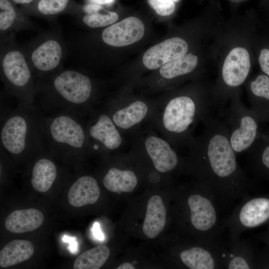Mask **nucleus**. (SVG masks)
Instances as JSON below:
<instances>
[{
	"mask_svg": "<svg viewBox=\"0 0 269 269\" xmlns=\"http://www.w3.org/2000/svg\"><path fill=\"white\" fill-rule=\"evenodd\" d=\"M202 122V133L192 142V168L201 188L223 208L250 195L256 183L238 162L222 121L209 115Z\"/></svg>",
	"mask_w": 269,
	"mask_h": 269,
	"instance_id": "obj_1",
	"label": "nucleus"
},
{
	"mask_svg": "<svg viewBox=\"0 0 269 269\" xmlns=\"http://www.w3.org/2000/svg\"><path fill=\"white\" fill-rule=\"evenodd\" d=\"M43 116L35 107L17 106L1 119L0 147L14 157L39 153L45 147Z\"/></svg>",
	"mask_w": 269,
	"mask_h": 269,
	"instance_id": "obj_2",
	"label": "nucleus"
},
{
	"mask_svg": "<svg viewBox=\"0 0 269 269\" xmlns=\"http://www.w3.org/2000/svg\"><path fill=\"white\" fill-rule=\"evenodd\" d=\"M39 89L44 93L45 109H58L79 116L90 99L92 84L83 73L67 70L53 75Z\"/></svg>",
	"mask_w": 269,
	"mask_h": 269,
	"instance_id": "obj_3",
	"label": "nucleus"
},
{
	"mask_svg": "<svg viewBox=\"0 0 269 269\" xmlns=\"http://www.w3.org/2000/svg\"><path fill=\"white\" fill-rule=\"evenodd\" d=\"M45 144L51 152L65 156H78L88 147L86 129L78 115L60 112L43 116Z\"/></svg>",
	"mask_w": 269,
	"mask_h": 269,
	"instance_id": "obj_4",
	"label": "nucleus"
},
{
	"mask_svg": "<svg viewBox=\"0 0 269 269\" xmlns=\"http://www.w3.org/2000/svg\"><path fill=\"white\" fill-rule=\"evenodd\" d=\"M0 70L3 83L8 92L16 98L17 106L35 107L37 88L24 53L16 48L6 49L1 57Z\"/></svg>",
	"mask_w": 269,
	"mask_h": 269,
	"instance_id": "obj_5",
	"label": "nucleus"
},
{
	"mask_svg": "<svg viewBox=\"0 0 269 269\" xmlns=\"http://www.w3.org/2000/svg\"><path fill=\"white\" fill-rule=\"evenodd\" d=\"M214 109L213 100L207 96L197 99L180 95L171 99L165 108L163 124L169 133L177 136L188 135L193 125L211 115Z\"/></svg>",
	"mask_w": 269,
	"mask_h": 269,
	"instance_id": "obj_6",
	"label": "nucleus"
},
{
	"mask_svg": "<svg viewBox=\"0 0 269 269\" xmlns=\"http://www.w3.org/2000/svg\"><path fill=\"white\" fill-rule=\"evenodd\" d=\"M231 103L220 116L227 128L232 147L236 154L247 151L259 135L257 115L247 108L238 97H232Z\"/></svg>",
	"mask_w": 269,
	"mask_h": 269,
	"instance_id": "obj_7",
	"label": "nucleus"
},
{
	"mask_svg": "<svg viewBox=\"0 0 269 269\" xmlns=\"http://www.w3.org/2000/svg\"><path fill=\"white\" fill-rule=\"evenodd\" d=\"M221 223L232 239L240 238L248 230L269 225V193L245 197Z\"/></svg>",
	"mask_w": 269,
	"mask_h": 269,
	"instance_id": "obj_8",
	"label": "nucleus"
},
{
	"mask_svg": "<svg viewBox=\"0 0 269 269\" xmlns=\"http://www.w3.org/2000/svg\"><path fill=\"white\" fill-rule=\"evenodd\" d=\"M63 54V47L59 41L54 38H48L31 51L29 64L38 75H48L58 68Z\"/></svg>",
	"mask_w": 269,
	"mask_h": 269,
	"instance_id": "obj_9",
	"label": "nucleus"
},
{
	"mask_svg": "<svg viewBox=\"0 0 269 269\" xmlns=\"http://www.w3.org/2000/svg\"><path fill=\"white\" fill-rule=\"evenodd\" d=\"M144 33L143 22L138 18L130 16L106 27L102 33V38L110 46L123 47L139 41Z\"/></svg>",
	"mask_w": 269,
	"mask_h": 269,
	"instance_id": "obj_10",
	"label": "nucleus"
},
{
	"mask_svg": "<svg viewBox=\"0 0 269 269\" xmlns=\"http://www.w3.org/2000/svg\"><path fill=\"white\" fill-rule=\"evenodd\" d=\"M251 68L248 51L244 48L238 47L231 50L223 65L221 78L228 88H235L246 80Z\"/></svg>",
	"mask_w": 269,
	"mask_h": 269,
	"instance_id": "obj_11",
	"label": "nucleus"
},
{
	"mask_svg": "<svg viewBox=\"0 0 269 269\" xmlns=\"http://www.w3.org/2000/svg\"><path fill=\"white\" fill-rule=\"evenodd\" d=\"M188 49V44L182 38H168L147 50L143 55L142 62L147 68L156 69L184 55Z\"/></svg>",
	"mask_w": 269,
	"mask_h": 269,
	"instance_id": "obj_12",
	"label": "nucleus"
},
{
	"mask_svg": "<svg viewBox=\"0 0 269 269\" xmlns=\"http://www.w3.org/2000/svg\"><path fill=\"white\" fill-rule=\"evenodd\" d=\"M226 248L225 269H255V248L244 238L232 239L224 243Z\"/></svg>",
	"mask_w": 269,
	"mask_h": 269,
	"instance_id": "obj_13",
	"label": "nucleus"
},
{
	"mask_svg": "<svg viewBox=\"0 0 269 269\" xmlns=\"http://www.w3.org/2000/svg\"><path fill=\"white\" fill-rule=\"evenodd\" d=\"M87 139H91L97 142L94 146L95 149L98 144L107 149L114 150L122 143V137L115 124L108 115L101 114L97 121L86 129Z\"/></svg>",
	"mask_w": 269,
	"mask_h": 269,
	"instance_id": "obj_14",
	"label": "nucleus"
},
{
	"mask_svg": "<svg viewBox=\"0 0 269 269\" xmlns=\"http://www.w3.org/2000/svg\"><path fill=\"white\" fill-rule=\"evenodd\" d=\"M145 147L158 171L165 173L178 167V156L167 141L159 137L150 136L146 139Z\"/></svg>",
	"mask_w": 269,
	"mask_h": 269,
	"instance_id": "obj_15",
	"label": "nucleus"
},
{
	"mask_svg": "<svg viewBox=\"0 0 269 269\" xmlns=\"http://www.w3.org/2000/svg\"><path fill=\"white\" fill-rule=\"evenodd\" d=\"M247 152L248 165L252 173L269 182V138L260 133Z\"/></svg>",
	"mask_w": 269,
	"mask_h": 269,
	"instance_id": "obj_16",
	"label": "nucleus"
},
{
	"mask_svg": "<svg viewBox=\"0 0 269 269\" xmlns=\"http://www.w3.org/2000/svg\"><path fill=\"white\" fill-rule=\"evenodd\" d=\"M251 109L260 123H269V77L257 76L249 84Z\"/></svg>",
	"mask_w": 269,
	"mask_h": 269,
	"instance_id": "obj_17",
	"label": "nucleus"
},
{
	"mask_svg": "<svg viewBox=\"0 0 269 269\" xmlns=\"http://www.w3.org/2000/svg\"><path fill=\"white\" fill-rule=\"evenodd\" d=\"M100 194V189L93 177L82 176L70 187L68 193L69 204L75 207H80L96 203Z\"/></svg>",
	"mask_w": 269,
	"mask_h": 269,
	"instance_id": "obj_18",
	"label": "nucleus"
},
{
	"mask_svg": "<svg viewBox=\"0 0 269 269\" xmlns=\"http://www.w3.org/2000/svg\"><path fill=\"white\" fill-rule=\"evenodd\" d=\"M44 216L42 212L34 208L16 210L6 218L5 227L14 233H23L37 229L42 224Z\"/></svg>",
	"mask_w": 269,
	"mask_h": 269,
	"instance_id": "obj_19",
	"label": "nucleus"
},
{
	"mask_svg": "<svg viewBox=\"0 0 269 269\" xmlns=\"http://www.w3.org/2000/svg\"><path fill=\"white\" fill-rule=\"evenodd\" d=\"M166 221V210L161 198L157 195L151 196L147 204L142 231L148 238L152 239L163 230Z\"/></svg>",
	"mask_w": 269,
	"mask_h": 269,
	"instance_id": "obj_20",
	"label": "nucleus"
},
{
	"mask_svg": "<svg viewBox=\"0 0 269 269\" xmlns=\"http://www.w3.org/2000/svg\"><path fill=\"white\" fill-rule=\"evenodd\" d=\"M34 163L31 170L30 183L33 188L39 192H45L52 186L58 175L55 163L46 155H42Z\"/></svg>",
	"mask_w": 269,
	"mask_h": 269,
	"instance_id": "obj_21",
	"label": "nucleus"
},
{
	"mask_svg": "<svg viewBox=\"0 0 269 269\" xmlns=\"http://www.w3.org/2000/svg\"><path fill=\"white\" fill-rule=\"evenodd\" d=\"M34 252L32 244L25 240H14L0 252V267L7 268L30 259Z\"/></svg>",
	"mask_w": 269,
	"mask_h": 269,
	"instance_id": "obj_22",
	"label": "nucleus"
},
{
	"mask_svg": "<svg viewBox=\"0 0 269 269\" xmlns=\"http://www.w3.org/2000/svg\"><path fill=\"white\" fill-rule=\"evenodd\" d=\"M103 183L108 190L121 193L132 192L137 185V180L133 172L113 167L104 176Z\"/></svg>",
	"mask_w": 269,
	"mask_h": 269,
	"instance_id": "obj_23",
	"label": "nucleus"
},
{
	"mask_svg": "<svg viewBox=\"0 0 269 269\" xmlns=\"http://www.w3.org/2000/svg\"><path fill=\"white\" fill-rule=\"evenodd\" d=\"M147 111V107L144 102L137 101L115 112L112 116V120L117 126L128 129L142 121Z\"/></svg>",
	"mask_w": 269,
	"mask_h": 269,
	"instance_id": "obj_24",
	"label": "nucleus"
},
{
	"mask_svg": "<svg viewBox=\"0 0 269 269\" xmlns=\"http://www.w3.org/2000/svg\"><path fill=\"white\" fill-rule=\"evenodd\" d=\"M198 57L191 53L169 61L159 70L161 76L167 79H171L184 75L192 72L198 64Z\"/></svg>",
	"mask_w": 269,
	"mask_h": 269,
	"instance_id": "obj_25",
	"label": "nucleus"
},
{
	"mask_svg": "<svg viewBox=\"0 0 269 269\" xmlns=\"http://www.w3.org/2000/svg\"><path fill=\"white\" fill-rule=\"evenodd\" d=\"M110 254L109 248L100 245L87 250L75 260L74 269H99L106 263Z\"/></svg>",
	"mask_w": 269,
	"mask_h": 269,
	"instance_id": "obj_26",
	"label": "nucleus"
},
{
	"mask_svg": "<svg viewBox=\"0 0 269 269\" xmlns=\"http://www.w3.org/2000/svg\"><path fill=\"white\" fill-rule=\"evenodd\" d=\"M10 0H0V30L6 32L14 29L23 20Z\"/></svg>",
	"mask_w": 269,
	"mask_h": 269,
	"instance_id": "obj_27",
	"label": "nucleus"
},
{
	"mask_svg": "<svg viewBox=\"0 0 269 269\" xmlns=\"http://www.w3.org/2000/svg\"><path fill=\"white\" fill-rule=\"evenodd\" d=\"M70 0H36L31 5L32 11L38 15L52 17L63 13L70 4Z\"/></svg>",
	"mask_w": 269,
	"mask_h": 269,
	"instance_id": "obj_28",
	"label": "nucleus"
},
{
	"mask_svg": "<svg viewBox=\"0 0 269 269\" xmlns=\"http://www.w3.org/2000/svg\"><path fill=\"white\" fill-rule=\"evenodd\" d=\"M118 18V14L115 12L108 11L105 13L96 12L84 15L82 17V21L90 27L98 28L111 25L117 21Z\"/></svg>",
	"mask_w": 269,
	"mask_h": 269,
	"instance_id": "obj_29",
	"label": "nucleus"
},
{
	"mask_svg": "<svg viewBox=\"0 0 269 269\" xmlns=\"http://www.w3.org/2000/svg\"><path fill=\"white\" fill-rule=\"evenodd\" d=\"M180 0H147L150 6L157 14L161 16H168L175 10V2Z\"/></svg>",
	"mask_w": 269,
	"mask_h": 269,
	"instance_id": "obj_30",
	"label": "nucleus"
},
{
	"mask_svg": "<svg viewBox=\"0 0 269 269\" xmlns=\"http://www.w3.org/2000/svg\"><path fill=\"white\" fill-rule=\"evenodd\" d=\"M255 269H269V249L255 250Z\"/></svg>",
	"mask_w": 269,
	"mask_h": 269,
	"instance_id": "obj_31",
	"label": "nucleus"
},
{
	"mask_svg": "<svg viewBox=\"0 0 269 269\" xmlns=\"http://www.w3.org/2000/svg\"><path fill=\"white\" fill-rule=\"evenodd\" d=\"M259 63L263 72L269 77V49L265 48L260 51Z\"/></svg>",
	"mask_w": 269,
	"mask_h": 269,
	"instance_id": "obj_32",
	"label": "nucleus"
},
{
	"mask_svg": "<svg viewBox=\"0 0 269 269\" xmlns=\"http://www.w3.org/2000/svg\"><path fill=\"white\" fill-rule=\"evenodd\" d=\"M255 237L269 249V225L265 230L256 235Z\"/></svg>",
	"mask_w": 269,
	"mask_h": 269,
	"instance_id": "obj_33",
	"label": "nucleus"
},
{
	"mask_svg": "<svg viewBox=\"0 0 269 269\" xmlns=\"http://www.w3.org/2000/svg\"><path fill=\"white\" fill-rule=\"evenodd\" d=\"M93 232L95 237L99 240H103L104 235L101 232L98 223L95 222L93 225Z\"/></svg>",
	"mask_w": 269,
	"mask_h": 269,
	"instance_id": "obj_34",
	"label": "nucleus"
},
{
	"mask_svg": "<svg viewBox=\"0 0 269 269\" xmlns=\"http://www.w3.org/2000/svg\"><path fill=\"white\" fill-rule=\"evenodd\" d=\"M63 240L65 242H70V249L72 252H74L77 251V243L73 240V238H71V237H68L66 236H64Z\"/></svg>",
	"mask_w": 269,
	"mask_h": 269,
	"instance_id": "obj_35",
	"label": "nucleus"
},
{
	"mask_svg": "<svg viewBox=\"0 0 269 269\" xmlns=\"http://www.w3.org/2000/svg\"><path fill=\"white\" fill-rule=\"evenodd\" d=\"M13 3L24 6H29L34 3L36 0H10Z\"/></svg>",
	"mask_w": 269,
	"mask_h": 269,
	"instance_id": "obj_36",
	"label": "nucleus"
},
{
	"mask_svg": "<svg viewBox=\"0 0 269 269\" xmlns=\"http://www.w3.org/2000/svg\"><path fill=\"white\" fill-rule=\"evenodd\" d=\"M117 269H134V267L131 263H125L120 265Z\"/></svg>",
	"mask_w": 269,
	"mask_h": 269,
	"instance_id": "obj_37",
	"label": "nucleus"
},
{
	"mask_svg": "<svg viewBox=\"0 0 269 269\" xmlns=\"http://www.w3.org/2000/svg\"><path fill=\"white\" fill-rule=\"evenodd\" d=\"M114 0H93L94 1L99 3H107L112 2Z\"/></svg>",
	"mask_w": 269,
	"mask_h": 269,
	"instance_id": "obj_38",
	"label": "nucleus"
},
{
	"mask_svg": "<svg viewBox=\"0 0 269 269\" xmlns=\"http://www.w3.org/2000/svg\"><path fill=\"white\" fill-rule=\"evenodd\" d=\"M262 134L265 136V137L269 138V133H263Z\"/></svg>",
	"mask_w": 269,
	"mask_h": 269,
	"instance_id": "obj_39",
	"label": "nucleus"
}]
</instances>
